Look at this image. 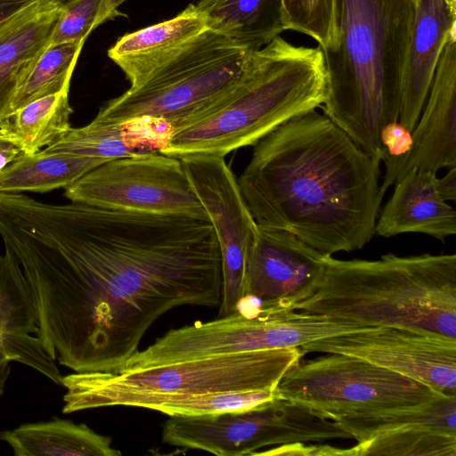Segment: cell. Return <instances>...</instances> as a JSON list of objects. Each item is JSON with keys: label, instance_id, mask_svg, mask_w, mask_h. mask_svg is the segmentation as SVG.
Instances as JSON below:
<instances>
[{"label": "cell", "instance_id": "23", "mask_svg": "<svg viewBox=\"0 0 456 456\" xmlns=\"http://www.w3.org/2000/svg\"><path fill=\"white\" fill-rule=\"evenodd\" d=\"M69 92L37 99L10 113L0 122L2 137L25 155L60 141L71 128Z\"/></svg>", "mask_w": 456, "mask_h": 456}, {"label": "cell", "instance_id": "16", "mask_svg": "<svg viewBox=\"0 0 456 456\" xmlns=\"http://www.w3.org/2000/svg\"><path fill=\"white\" fill-rule=\"evenodd\" d=\"M65 0H33L0 21V122L42 53Z\"/></svg>", "mask_w": 456, "mask_h": 456}, {"label": "cell", "instance_id": "12", "mask_svg": "<svg viewBox=\"0 0 456 456\" xmlns=\"http://www.w3.org/2000/svg\"><path fill=\"white\" fill-rule=\"evenodd\" d=\"M214 228L222 260V297L218 317L237 311L246 299V271L258 226L224 157L180 158Z\"/></svg>", "mask_w": 456, "mask_h": 456}, {"label": "cell", "instance_id": "15", "mask_svg": "<svg viewBox=\"0 0 456 456\" xmlns=\"http://www.w3.org/2000/svg\"><path fill=\"white\" fill-rule=\"evenodd\" d=\"M418 121L395 182L413 168L436 172L456 167V33L443 48Z\"/></svg>", "mask_w": 456, "mask_h": 456}, {"label": "cell", "instance_id": "33", "mask_svg": "<svg viewBox=\"0 0 456 456\" xmlns=\"http://www.w3.org/2000/svg\"><path fill=\"white\" fill-rule=\"evenodd\" d=\"M126 1V0H102L100 14L96 21V28L103 22L121 15L122 13L118 11V7Z\"/></svg>", "mask_w": 456, "mask_h": 456}, {"label": "cell", "instance_id": "29", "mask_svg": "<svg viewBox=\"0 0 456 456\" xmlns=\"http://www.w3.org/2000/svg\"><path fill=\"white\" fill-rule=\"evenodd\" d=\"M276 390L212 393L149 401L141 408L169 417H205L249 410L273 399Z\"/></svg>", "mask_w": 456, "mask_h": 456}, {"label": "cell", "instance_id": "25", "mask_svg": "<svg viewBox=\"0 0 456 456\" xmlns=\"http://www.w3.org/2000/svg\"><path fill=\"white\" fill-rule=\"evenodd\" d=\"M334 420L357 442L380 434L406 429H429L456 434V395H443L417 406L344 416Z\"/></svg>", "mask_w": 456, "mask_h": 456}, {"label": "cell", "instance_id": "18", "mask_svg": "<svg viewBox=\"0 0 456 456\" xmlns=\"http://www.w3.org/2000/svg\"><path fill=\"white\" fill-rule=\"evenodd\" d=\"M436 172L413 168L395 190L375 224L380 237L416 232L444 241L456 233V211L437 191Z\"/></svg>", "mask_w": 456, "mask_h": 456}, {"label": "cell", "instance_id": "35", "mask_svg": "<svg viewBox=\"0 0 456 456\" xmlns=\"http://www.w3.org/2000/svg\"><path fill=\"white\" fill-rule=\"evenodd\" d=\"M33 0H0V21Z\"/></svg>", "mask_w": 456, "mask_h": 456}, {"label": "cell", "instance_id": "10", "mask_svg": "<svg viewBox=\"0 0 456 456\" xmlns=\"http://www.w3.org/2000/svg\"><path fill=\"white\" fill-rule=\"evenodd\" d=\"M349 438L350 435L336 420L278 395L246 411L205 417H169L162 429L165 444L217 456L253 455L271 445Z\"/></svg>", "mask_w": 456, "mask_h": 456}, {"label": "cell", "instance_id": "26", "mask_svg": "<svg viewBox=\"0 0 456 456\" xmlns=\"http://www.w3.org/2000/svg\"><path fill=\"white\" fill-rule=\"evenodd\" d=\"M37 331V310L32 289L19 260L4 246V253H0V337Z\"/></svg>", "mask_w": 456, "mask_h": 456}, {"label": "cell", "instance_id": "27", "mask_svg": "<svg viewBox=\"0 0 456 456\" xmlns=\"http://www.w3.org/2000/svg\"><path fill=\"white\" fill-rule=\"evenodd\" d=\"M84 44L49 45L18 90L10 113L37 99L69 91L72 74Z\"/></svg>", "mask_w": 456, "mask_h": 456}, {"label": "cell", "instance_id": "17", "mask_svg": "<svg viewBox=\"0 0 456 456\" xmlns=\"http://www.w3.org/2000/svg\"><path fill=\"white\" fill-rule=\"evenodd\" d=\"M455 28L456 0H415L398 118L410 131L418 123L441 53Z\"/></svg>", "mask_w": 456, "mask_h": 456}, {"label": "cell", "instance_id": "9", "mask_svg": "<svg viewBox=\"0 0 456 456\" xmlns=\"http://www.w3.org/2000/svg\"><path fill=\"white\" fill-rule=\"evenodd\" d=\"M277 395L335 419L417 406L443 395L432 387L343 354L301 360L280 381Z\"/></svg>", "mask_w": 456, "mask_h": 456}, {"label": "cell", "instance_id": "28", "mask_svg": "<svg viewBox=\"0 0 456 456\" xmlns=\"http://www.w3.org/2000/svg\"><path fill=\"white\" fill-rule=\"evenodd\" d=\"M456 456V434L406 429L380 434L348 448V456Z\"/></svg>", "mask_w": 456, "mask_h": 456}, {"label": "cell", "instance_id": "34", "mask_svg": "<svg viewBox=\"0 0 456 456\" xmlns=\"http://www.w3.org/2000/svg\"><path fill=\"white\" fill-rule=\"evenodd\" d=\"M21 154L15 146L5 141L0 134V171Z\"/></svg>", "mask_w": 456, "mask_h": 456}, {"label": "cell", "instance_id": "8", "mask_svg": "<svg viewBox=\"0 0 456 456\" xmlns=\"http://www.w3.org/2000/svg\"><path fill=\"white\" fill-rule=\"evenodd\" d=\"M322 315L256 305L207 322L174 329L137 351L121 370L257 350L300 347L324 338L367 330Z\"/></svg>", "mask_w": 456, "mask_h": 456}, {"label": "cell", "instance_id": "20", "mask_svg": "<svg viewBox=\"0 0 456 456\" xmlns=\"http://www.w3.org/2000/svg\"><path fill=\"white\" fill-rule=\"evenodd\" d=\"M171 131L168 123L154 118L122 123L94 118L85 126L71 127L60 141L44 150L93 158L105 163L138 153L159 151Z\"/></svg>", "mask_w": 456, "mask_h": 456}, {"label": "cell", "instance_id": "3", "mask_svg": "<svg viewBox=\"0 0 456 456\" xmlns=\"http://www.w3.org/2000/svg\"><path fill=\"white\" fill-rule=\"evenodd\" d=\"M415 0H335L324 115L381 162V128L399 118Z\"/></svg>", "mask_w": 456, "mask_h": 456}, {"label": "cell", "instance_id": "14", "mask_svg": "<svg viewBox=\"0 0 456 456\" xmlns=\"http://www.w3.org/2000/svg\"><path fill=\"white\" fill-rule=\"evenodd\" d=\"M325 256L287 232L258 226L247 265L246 298L289 311L314 289Z\"/></svg>", "mask_w": 456, "mask_h": 456}, {"label": "cell", "instance_id": "21", "mask_svg": "<svg viewBox=\"0 0 456 456\" xmlns=\"http://www.w3.org/2000/svg\"><path fill=\"white\" fill-rule=\"evenodd\" d=\"M16 456H120L110 436L86 424L55 418L0 432Z\"/></svg>", "mask_w": 456, "mask_h": 456}, {"label": "cell", "instance_id": "6", "mask_svg": "<svg viewBox=\"0 0 456 456\" xmlns=\"http://www.w3.org/2000/svg\"><path fill=\"white\" fill-rule=\"evenodd\" d=\"M305 354L300 347L212 355L144 368L62 377V412L127 406L166 397L276 390Z\"/></svg>", "mask_w": 456, "mask_h": 456}, {"label": "cell", "instance_id": "7", "mask_svg": "<svg viewBox=\"0 0 456 456\" xmlns=\"http://www.w3.org/2000/svg\"><path fill=\"white\" fill-rule=\"evenodd\" d=\"M254 51L207 29L103 105L94 118L122 123L154 118L171 127L221 96L243 75Z\"/></svg>", "mask_w": 456, "mask_h": 456}, {"label": "cell", "instance_id": "31", "mask_svg": "<svg viewBox=\"0 0 456 456\" xmlns=\"http://www.w3.org/2000/svg\"><path fill=\"white\" fill-rule=\"evenodd\" d=\"M102 0H65L49 45L85 42L96 28Z\"/></svg>", "mask_w": 456, "mask_h": 456}, {"label": "cell", "instance_id": "4", "mask_svg": "<svg viewBox=\"0 0 456 456\" xmlns=\"http://www.w3.org/2000/svg\"><path fill=\"white\" fill-rule=\"evenodd\" d=\"M327 72L322 49L278 36L252 53L240 79L206 108L172 126L159 151L175 158L224 157L255 145L281 124L322 106Z\"/></svg>", "mask_w": 456, "mask_h": 456}, {"label": "cell", "instance_id": "11", "mask_svg": "<svg viewBox=\"0 0 456 456\" xmlns=\"http://www.w3.org/2000/svg\"><path fill=\"white\" fill-rule=\"evenodd\" d=\"M64 195L102 208L208 216L181 159L159 151L105 162L65 188Z\"/></svg>", "mask_w": 456, "mask_h": 456}, {"label": "cell", "instance_id": "30", "mask_svg": "<svg viewBox=\"0 0 456 456\" xmlns=\"http://www.w3.org/2000/svg\"><path fill=\"white\" fill-rule=\"evenodd\" d=\"M335 0H281L285 30H294L314 38L318 46L331 41Z\"/></svg>", "mask_w": 456, "mask_h": 456}, {"label": "cell", "instance_id": "22", "mask_svg": "<svg viewBox=\"0 0 456 456\" xmlns=\"http://www.w3.org/2000/svg\"><path fill=\"white\" fill-rule=\"evenodd\" d=\"M195 6L207 29L253 51L285 30L281 0H200Z\"/></svg>", "mask_w": 456, "mask_h": 456}, {"label": "cell", "instance_id": "5", "mask_svg": "<svg viewBox=\"0 0 456 456\" xmlns=\"http://www.w3.org/2000/svg\"><path fill=\"white\" fill-rule=\"evenodd\" d=\"M289 311L456 338V256L389 253L378 260L325 256L314 289Z\"/></svg>", "mask_w": 456, "mask_h": 456}, {"label": "cell", "instance_id": "2", "mask_svg": "<svg viewBox=\"0 0 456 456\" xmlns=\"http://www.w3.org/2000/svg\"><path fill=\"white\" fill-rule=\"evenodd\" d=\"M379 165L314 110L258 141L237 183L257 226L331 256L361 249L375 234Z\"/></svg>", "mask_w": 456, "mask_h": 456}, {"label": "cell", "instance_id": "13", "mask_svg": "<svg viewBox=\"0 0 456 456\" xmlns=\"http://www.w3.org/2000/svg\"><path fill=\"white\" fill-rule=\"evenodd\" d=\"M305 353L343 354L363 359L433 389L456 395V338L403 328H369L300 346Z\"/></svg>", "mask_w": 456, "mask_h": 456}, {"label": "cell", "instance_id": "1", "mask_svg": "<svg viewBox=\"0 0 456 456\" xmlns=\"http://www.w3.org/2000/svg\"><path fill=\"white\" fill-rule=\"evenodd\" d=\"M0 236L32 289L45 351L74 372L119 370L165 313L221 303L208 216L0 193Z\"/></svg>", "mask_w": 456, "mask_h": 456}, {"label": "cell", "instance_id": "24", "mask_svg": "<svg viewBox=\"0 0 456 456\" xmlns=\"http://www.w3.org/2000/svg\"><path fill=\"white\" fill-rule=\"evenodd\" d=\"M102 164L96 159L44 149L33 155L21 154L0 171V193L65 189Z\"/></svg>", "mask_w": 456, "mask_h": 456}, {"label": "cell", "instance_id": "36", "mask_svg": "<svg viewBox=\"0 0 456 456\" xmlns=\"http://www.w3.org/2000/svg\"><path fill=\"white\" fill-rule=\"evenodd\" d=\"M12 358L4 349L0 346V397L2 395L5 381L9 374V363Z\"/></svg>", "mask_w": 456, "mask_h": 456}, {"label": "cell", "instance_id": "19", "mask_svg": "<svg viewBox=\"0 0 456 456\" xmlns=\"http://www.w3.org/2000/svg\"><path fill=\"white\" fill-rule=\"evenodd\" d=\"M207 27L195 4L175 17L125 34L108 50L109 58L123 71L131 86L169 59Z\"/></svg>", "mask_w": 456, "mask_h": 456}, {"label": "cell", "instance_id": "32", "mask_svg": "<svg viewBox=\"0 0 456 456\" xmlns=\"http://www.w3.org/2000/svg\"><path fill=\"white\" fill-rule=\"evenodd\" d=\"M437 191L445 201L456 200V167L449 168L442 177L437 178Z\"/></svg>", "mask_w": 456, "mask_h": 456}]
</instances>
